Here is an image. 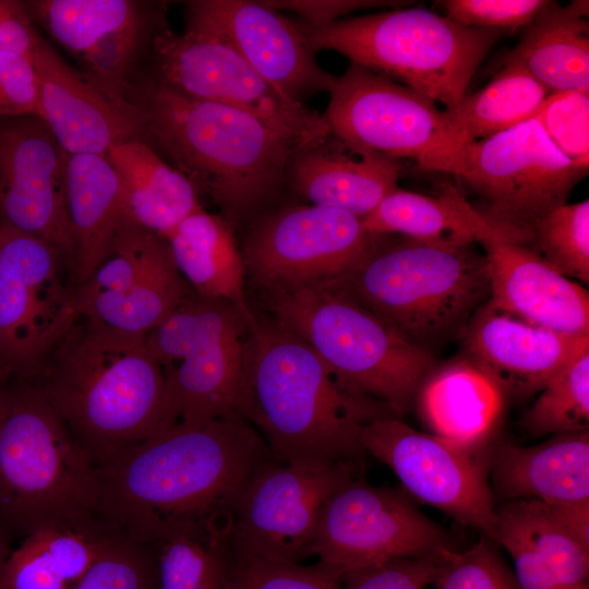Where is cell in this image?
I'll use <instances>...</instances> for the list:
<instances>
[{
    "label": "cell",
    "instance_id": "cell-1",
    "mask_svg": "<svg viewBox=\"0 0 589 589\" xmlns=\"http://www.w3.org/2000/svg\"><path fill=\"white\" fill-rule=\"evenodd\" d=\"M272 457L240 416L178 423L95 465L96 521L143 544L227 538L242 488Z\"/></svg>",
    "mask_w": 589,
    "mask_h": 589
},
{
    "label": "cell",
    "instance_id": "cell-2",
    "mask_svg": "<svg viewBox=\"0 0 589 589\" xmlns=\"http://www.w3.org/2000/svg\"><path fill=\"white\" fill-rule=\"evenodd\" d=\"M125 97L139 113L141 139L165 153L232 228L277 194L294 152L313 142L247 110L184 96L151 74L134 76Z\"/></svg>",
    "mask_w": 589,
    "mask_h": 589
},
{
    "label": "cell",
    "instance_id": "cell-3",
    "mask_svg": "<svg viewBox=\"0 0 589 589\" xmlns=\"http://www.w3.org/2000/svg\"><path fill=\"white\" fill-rule=\"evenodd\" d=\"M238 413L277 461L308 469L357 466L360 428L398 417L346 389L321 357L278 322H261L244 339Z\"/></svg>",
    "mask_w": 589,
    "mask_h": 589
},
{
    "label": "cell",
    "instance_id": "cell-4",
    "mask_svg": "<svg viewBox=\"0 0 589 589\" xmlns=\"http://www.w3.org/2000/svg\"><path fill=\"white\" fill-rule=\"evenodd\" d=\"M31 382L94 465L179 423L145 337L81 316Z\"/></svg>",
    "mask_w": 589,
    "mask_h": 589
},
{
    "label": "cell",
    "instance_id": "cell-5",
    "mask_svg": "<svg viewBox=\"0 0 589 589\" xmlns=\"http://www.w3.org/2000/svg\"><path fill=\"white\" fill-rule=\"evenodd\" d=\"M96 504L89 455L32 382L12 380L0 416V538L98 528Z\"/></svg>",
    "mask_w": 589,
    "mask_h": 589
},
{
    "label": "cell",
    "instance_id": "cell-6",
    "mask_svg": "<svg viewBox=\"0 0 589 589\" xmlns=\"http://www.w3.org/2000/svg\"><path fill=\"white\" fill-rule=\"evenodd\" d=\"M325 284L431 353L461 334L490 298L486 259L476 244L445 245L395 235L377 236L359 264Z\"/></svg>",
    "mask_w": 589,
    "mask_h": 589
},
{
    "label": "cell",
    "instance_id": "cell-7",
    "mask_svg": "<svg viewBox=\"0 0 589 589\" xmlns=\"http://www.w3.org/2000/svg\"><path fill=\"white\" fill-rule=\"evenodd\" d=\"M314 52L335 50L445 109L455 107L483 58L509 32L464 26L423 8L394 9L325 25L298 22Z\"/></svg>",
    "mask_w": 589,
    "mask_h": 589
},
{
    "label": "cell",
    "instance_id": "cell-8",
    "mask_svg": "<svg viewBox=\"0 0 589 589\" xmlns=\"http://www.w3.org/2000/svg\"><path fill=\"white\" fill-rule=\"evenodd\" d=\"M275 321L304 340L349 392L396 416L413 407L433 353L325 283L268 292Z\"/></svg>",
    "mask_w": 589,
    "mask_h": 589
},
{
    "label": "cell",
    "instance_id": "cell-9",
    "mask_svg": "<svg viewBox=\"0 0 589 589\" xmlns=\"http://www.w3.org/2000/svg\"><path fill=\"white\" fill-rule=\"evenodd\" d=\"M249 325L230 302L192 292L145 336L160 364L179 423L197 426L239 416Z\"/></svg>",
    "mask_w": 589,
    "mask_h": 589
},
{
    "label": "cell",
    "instance_id": "cell-10",
    "mask_svg": "<svg viewBox=\"0 0 589 589\" xmlns=\"http://www.w3.org/2000/svg\"><path fill=\"white\" fill-rule=\"evenodd\" d=\"M588 173L549 137L537 117L464 145L458 181L481 199L474 207L507 241L530 245L536 224Z\"/></svg>",
    "mask_w": 589,
    "mask_h": 589
},
{
    "label": "cell",
    "instance_id": "cell-11",
    "mask_svg": "<svg viewBox=\"0 0 589 589\" xmlns=\"http://www.w3.org/2000/svg\"><path fill=\"white\" fill-rule=\"evenodd\" d=\"M79 317L68 257L0 221V373L33 381Z\"/></svg>",
    "mask_w": 589,
    "mask_h": 589
},
{
    "label": "cell",
    "instance_id": "cell-12",
    "mask_svg": "<svg viewBox=\"0 0 589 589\" xmlns=\"http://www.w3.org/2000/svg\"><path fill=\"white\" fill-rule=\"evenodd\" d=\"M332 132L420 169L456 176L464 141L445 109L423 94L351 63L329 92L323 115Z\"/></svg>",
    "mask_w": 589,
    "mask_h": 589
},
{
    "label": "cell",
    "instance_id": "cell-13",
    "mask_svg": "<svg viewBox=\"0 0 589 589\" xmlns=\"http://www.w3.org/2000/svg\"><path fill=\"white\" fill-rule=\"evenodd\" d=\"M153 77L200 100L240 108L315 141L332 130L323 115L284 96L247 62L217 28L188 14L185 31L154 38Z\"/></svg>",
    "mask_w": 589,
    "mask_h": 589
},
{
    "label": "cell",
    "instance_id": "cell-14",
    "mask_svg": "<svg viewBox=\"0 0 589 589\" xmlns=\"http://www.w3.org/2000/svg\"><path fill=\"white\" fill-rule=\"evenodd\" d=\"M358 442L397 476L408 494L494 541L497 517L488 479L491 457L483 448L417 431L393 416L364 423Z\"/></svg>",
    "mask_w": 589,
    "mask_h": 589
},
{
    "label": "cell",
    "instance_id": "cell-15",
    "mask_svg": "<svg viewBox=\"0 0 589 589\" xmlns=\"http://www.w3.org/2000/svg\"><path fill=\"white\" fill-rule=\"evenodd\" d=\"M376 239L350 213L294 205L259 218L241 254L245 273L272 292L341 276L368 255Z\"/></svg>",
    "mask_w": 589,
    "mask_h": 589
},
{
    "label": "cell",
    "instance_id": "cell-16",
    "mask_svg": "<svg viewBox=\"0 0 589 589\" xmlns=\"http://www.w3.org/2000/svg\"><path fill=\"white\" fill-rule=\"evenodd\" d=\"M452 549L444 529L400 491L357 477L325 502L312 556L341 573L398 558L431 556Z\"/></svg>",
    "mask_w": 589,
    "mask_h": 589
},
{
    "label": "cell",
    "instance_id": "cell-17",
    "mask_svg": "<svg viewBox=\"0 0 589 589\" xmlns=\"http://www.w3.org/2000/svg\"><path fill=\"white\" fill-rule=\"evenodd\" d=\"M192 292L167 240L131 216L104 259L75 287L81 317L141 337L161 324Z\"/></svg>",
    "mask_w": 589,
    "mask_h": 589
},
{
    "label": "cell",
    "instance_id": "cell-18",
    "mask_svg": "<svg viewBox=\"0 0 589 589\" xmlns=\"http://www.w3.org/2000/svg\"><path fill=\"white\" fill-rule=\"evenodd\" d=\"M353 477V465L308 469L267 459L252 472L235 503L227 537L230 548L269 561L301 563L312 556L325 502Z\"/></svg>",
    "mask_w": 589,
    "mask_h": 589
},
{
    "label": "cell",
    "instance_id": "cell-19",
    "mask_svg": "<svg viewBox=\"0 0 589 589\" xmlns=\"http://www.w3.org/2000/svg\"><path fill=\"white\" fill-rule=\"evenodd\" d=\"M33 21L81 65L83 75L112 103L134 107L127 88L155 36L166 28L154 2L134 0L24 1Z\"/></svg>",
    "mask_w": 589,
    "mask_h": 589
},
{
    "label": "cell",
    "instance_id": "cell-20",
    "mask_svg": "<svg viewBox=\"0 0 589 589\" xmlns=\"http://www.w3.org/2000/svg\"><path fill=\"white\" fill-rule=\"evenodd\" d=\"M65 157L40 118L0 119V221L60 250L72 273Z\"/></svg>",
    "mask_w": 589,
    "mask_h": 589
},
{
    "label": "cell",
    "instance_id": "cell-21",
    "mask_svg": "<svg viewBox=\"0 0 589 589\" xmlns=\"http://www.w3.org/2000/svg\"><path fill=\"white\" fill-rule=\"evenodd\" d=\"M188 14L217 28L263 80L293 101L329 93L335 84L336 76L318 65L298 21L264 2L197 0L188 2Z\"/></svg>",
    "mask_w": 589,
    "mask_h": 589
},
{
    "label": "cell",
    "instance_id": "cell-22",
    "mask_svg": "<svg viewBox=\"0 0 589 589\" xmlns=\"http://www.w3.org/2000/svg\"><path fill=\"white\" fill-rule=\"evenodd\" d=\"M466 358L486 374L503 395L539 393L561 370L589 349V335L549 329L495 308L489 300L464 332Z\"/></svg>",
    "mask_w": 589,
    "mask_h": 589
},
{
    "label": "cell",
    "instance_id": "cell-23",
    "mask_svg": "<svg viewBox=\"0 0 589 589\" xmlns=\"http://www.w3.org/2000/svg\"><path fill=\"white\" fill-rule=\"evenodd\" d=\"M41 120L67 154L106 155L117 144L142 136L135 108L112 103L41 37L33 58Z\"/></svg>",
    "mask_w": 589,
    "mask_h": 589
},
{
    "label": "cell",
    "instance_id": "cell-24",
    "mask_svg": "<svg viewBox=\"0 0 589 589\" xmlns=\"http://www.w3.org/2000/svg\"><path fill=\"white\" fill-rule=\"evenodd\" d=\"M497 309L549 329L589 335V294L530 247L498 237L480 241Z\"/></svg>",
    "mask_w": 589,
    "mask_h": 589
},
{
    "label": "cell",
    "instance_id": "cell-25",
    "mask_svg": "<svg viewBox=\"0 0 589 589\" xmlns=\"http://www.w3.org/2000/svg\"><path fill=\"white\" fill-rule=\"evenodd\" d=\"M400 160L352 143L334 132L292 155L287 181L312 205L363 218L397 189Z\"/></svg>",
    "mask_w": 589,
    "mask_h": 589
},
{
    "label": "cell",
    "instance_id": "cell-26",
    "mask_svg": "<svg viewBox=\"0 0 589 589\" xmlns=\"http://www.w3.org/2000/svg\"><path fill=\"white\" fill-rule=\"evenodd\" d=\"M490 470L492 493L503 502L589 501V432L553 434L532 446L503 444Z\"/></svg>",
    "mask_w": 589,
    "mask_h": 589
},
{
    "label": "cell",
    "instance_id": "cell-27",
    "mask_svg": "<svg viewBox=\"0 0 589 589\" xmlns=\"http://www.w3.org/2000/svg\"><path fill=\"white\" fill-rule=\"evenodd\" d=\"M65 195L76 287L104 259L130 214L120 178L106 155L67 154Z\"/></svg>",
    "mask_w": 589,
    "mask_h": 589
},
{
    "label": "cell",
    "instance_id": "cell-28",
    "mask_svg": "<svg viewBox=\"0 0 589 589\" xmlns=\"http://www.w3.org/2000/svg\"><path fill=\"white\" fill-rule=\"evenodd\" d=\"M503 394L466 357L435 366L421 384L413 406L431 434L483 448L497 424Z\"/></svg>",
    "mask_w": 589,
    "mask_h": 589
},
{
    "label": "cell",
    "instance_id": "cell-29",
    "mask_svg": "<svg viewBox=\"0 0 589 589\" xmlns=\"http://www.w3.org/2000/svg\"><path fill=\"white\" fill-rule=\"evenodd\" d=\"M175 264L194 293L232 303L249 328L257 318L249 308L245 266L232 226L203 207L185 217L167 237Z\"/></svg>",
    "mask_w": 589,
    "mask_h": 589
},
{
    "label": "cell",
    "instance_id": "cell-30",
    "mask_svg": "<svg viewBox=\"0 0 589 589\" xmlns=\"http://www.w3.org/2000/svg\"><path fill=\"white\" fill-rule=\"evenodd\" d=\"M361 219L371 235H395L436 244H478L501 238L468 202L462 189L449 182L443 183L434 196L397 188Z\"/></svg>",
    "mask_w": 589,
    "mask_h": 589
},
{
    "label": "cell",
    "instance_id": "cell-31",
    "mask_svg": "<svg viewBox=\"0 0 589 589\" xmlns=\"http://www.w3.org/2000/svg\"><path fill=\"white\" fill-rule=\"evenodd\" d=\"M588 1H550L522 39L503 57L527 70L549 93L589 94Z\"/></svg>",
    "mask_w": 589,
    "mask_h": 589
},
{
    "label": "cell",
    "instance_id": "cell-32",
    "mask_svg": "<svg viewBox=\"0 0 589 589\" xmlns=\"http://www.w3.org/2000/svg\"><path fill=\"white\" fill-rule=\"evenodd\" d=\"M106 156L120 178L131 218L143 228L165 238L202 208L193 184L144 140L124 141Z\"/></svg>",
    "mask_w": 589,
    "mask_h": 589
},
{
    "label": "cell",
    "instance_id": "cell-33",
    "mask_svg": "<svg viewBox=\"0 0 589 589\" xmlns=\"http://www.w3.org/2000/svg\"><path fill=\"white\" fill-rule=\"evenodd\" d=\"M111 537L103 528L50 529L35 533L10 553L9 589H72Z\"/></svg>",
    "mask_w": 589,
    "mask_h": 589
},
{
    "label": "cell",
    "instance_id": "cell-34",
    "mask_svg": "<svg viewBox=\"0 0 589 589\" xmlns=\"http://www.w3.org/2000/svg\"><path fill=\"white\" fill-rule=\"evenodd\" d=\"M473 94L445 109L464 143L491 137L534 118L550 95L527 70L506 63Z\"/></svg>",
    "mask_w": 589,
    "mask_h": 589
},
{
    "label": "cell",
    "instance_id": "cell-35",
    "mask_svg": "<svg viewBox=\"0 0 589 589\" xmlns=\"http://www.w3.org/2000/svg\"><path fill=\"white\" fill-rule=\"evenodd\" d=\"M497 508L538 551L560 589H589V549L566 531L543 503L503 502Z\"/></svg>",
    "mask_w": 589,
    "mask_h": 589
},
{
    "label": "cell",
    "instance_id": "cell-36",
    "mask_svg": "<svg viewBox=\"0 0 589 589\" xmlns=\"http://www.w3.org/2000/svg\"><path fill=\"white\" fill-rule=\"evenodd\" d=\"M532 436L589 429V349L561 370L540 392L524 416Z\"/></svg>",
    "mask_w": 589,
    "mask_h": 589
},
{
    "label": "cell",
    "instance_id": "cell-37",
    "mask_svg": "<svg viewBox=\"0 0 589 589\" xmlns=\"http://www.w3.org/2000/svg\"><path fill=\"white\" fill-rule=\"evenodd\" d=\"M563 276L589 283V201L564 204L534 226L529 245Z\"/></svg>",
    "mask_w": 589,
    "mask_h": 589
},
{
    "label": "cell",
    "instance_id": "cell-38",
    "mask_svg": "<svg viewBox=\"0 0 589 589\" xmlns=\"http://www.w3.org/2000/svg\"><path fill=\"white\" fill-rule=\"evenodd\" d=\"M341 575L320 561L311 565L275 562L229 545L220 589H341Z\"/></svg>",
    "mask_w": 589,
    "mask_h": 589
},
{
    "label": "cell",
    "instance_id": "cell-39",
    "mask_svg": "<svg viewBox=\"0 0 589 589\" xmlns=\"http://www.w3.org/2000/svg\"><path fill=\"white\" fill-rule=\"evenodd\" d=\"M72 589H160L157 545L111 536Z\"/></svg>",
    "mask_w": 589,
    "mask_h": 589
},
{
    "label": "cell",
    "instance_id": "cell-40",
    "mask_svg": "<svg viewBox=\"0 0 589 589\" xmlns=\"http://www.w3.org/2000/svg\"><path fill=\"white\" fill-rule=\"evenodd\" d=\"M492 542L483 536L466 551H443L432 582L435 589H519Z\"/></svg>",
    "mask_w": 589,
    "mask_h": 589
},
{
    "label": "cell",
    "instance_id": "cell-41",
    "mask_svg": "<svg viewBox=\"0 0 589 589\" xmlns=\"http://www.w3.org/2000/svg\"><path fill=\"white\" fill-rule=\"evenodd\" d=\"M589 94L551 93L537 118L552 142L575 164L589 165Z\"/></svg>",
    "mask_w": 589,
    "mask_h": 589
},
{
    "label": "cell",
    "instance_id": "cell-42",
    "mask_svg": "<svg viewBox=\"0 0 589 589\" xmlns=\"http://www.w3.org/2000/svg\"><path fill=\"white\" fill-rule=\"evenodd\" d=\"M448 19L468 27L514 31L529 26L550 4L549 0H445Z\"/></svg>",
    "mask_w": 589,
    "mask_h": 589
},
{
    "label": "cell",
    "instance_id": "cell-43",
    "mask_svg": "<svg viewBox=\"0 0 589 589\" xmlns=\"http://www.w3.org/2000/svg\"><path fill=\"white\" fill-rule=\"evenodd\" d=\"M441 555L398 558L347 570L341 575V589H425L436 576Z\"/></svg>",
    "mask_w": 589,
    "mask_h": 589
},
{
    "label": "cell",
    "instance_id": "cell-44",
    "mask_svg": "<svg viewBox=\"0 0 589 589\" xmlns=\"http://www.w3.org/2000/svg\"><path fill=\"white\" fill-rule=\"evenodd\" d=\"M41 118L39 84L28 59L0 52V119Z\"/></svg>",
    "mask_w": 589,
    "mask_h": 589
},
{
    "label": "cell",
    "instance_id": "cell-45",
    "mask_svg": "<svg viewBox=\"0 0 589 589\" xmlns=\"http://www.w3.org/2000/svg\"><path fill=\"white\" fill-rule=\"evenodd\" d=\"M496 517L494 542L508 552L519 589H560L545 562L516 524L497 507Z\"/></svg>",
    "mask_w": 589,
    "mask_h": 589
},
{
    "label": "cell",
    "instance_id": "cell-46",
    "mask_svg": "<svg viewBox=\"0 0 589 589\" xmlns=\"http://www.w3.org/2000/svg\"><path fill=\"white\" fill-rule=\"evenodd\" d=\"M225 564L203 550H183L159 568L160 589H220Z\"/></svg>",
    "mask_w": 589,
    "mask_h": 589
},
{
    "label": "cell",
    "instance_id": "cell-47",
    "mask_svg": "<svg viewBox=\"0 0 589 589\" xmlns=\"http://www.w3.org/2000/svg\"><path fill=\"white\" fill-rule=\"evenodd\" d=\"M32 22L24 1L0 0V52L33 62L40 37Z\"/></svg>",
    "mask_w": 589,
    "mask_h": 589
},
{
    "label": "cell",
    "instance_id": "cell-48",
    "mask_svg": "<svg viewBox=\"0 0 589 589\" xmlns=\"http://www.w3.org/2000/svg\"><path fill=\"white\" fill-rule=\"evenodd\" d=\"M266 5L277 9H289L301 16V22L310 25H325L359 9L374 7L404 5L409 1H369V0H344V1H267Z\"/></svg>",
    "mask_w": 589,
    "mask_h": 589
},
{
    "label": "cell",
    "instance_id": "cell-49",
    "mask_svg": "<svg viewBox=\"0 0 589 589\" xmlns=\"http://www.w3.org/2000/svg\"><path fill=\"white\" fill-rule=\"evenodd\" d=\"M543 504L566 531L589 549V501Z\"/></svg>",
    "mask_w": 589,
    "mask_h": 589
},
{
    "label": "cell",
    "instance_id": "cell-50",
    "mask_svg": "<svg viewBox=\"0 0 589 589\" xmlns=\"http://www.w3.org/2000/svg\"><path fill=\"white\" fill-rule=\"evenodd\" d=\"M11 551L12 545L0 538V589H9L4 576V566Z\"/></svg>",
    "mask_w": 589,
    "mask_h": 589
},
{
    "label": "cell",
    "instance_id": "cell-51",
    "mask_svg": "<svg viewBox=\"0 0 589 589\" xmlns=\"http://www.w3.org/2000/svg\"><path fill=\"white\" fill-rule=\"evenodd\" d=\"M11 381L12 380L9 376L0 373V416L4 407L8 387Z\"/></svg>",
    "mask_w": 589,
    "mask_h": 589
}]
</instances>
